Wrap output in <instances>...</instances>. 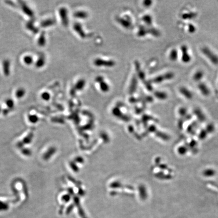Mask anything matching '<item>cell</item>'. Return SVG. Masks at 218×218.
Segmentation results:
<instances>
[{"label": "cell", "mask_w": 218, "mask_h": 218, "mask_svg": "<svg viewBox=\"0 0 218 218\" xmlns=\"http://www.w3.org/2000/svg\"><path fill=\"white\" fill-rule=\"evenodd\" d=\"M202 52L203 55L210 60L212 63L215 65L218 64V56L214 53L208 47H203L202 48Z\"/></svg>", "instance_id": "obj_1"}, {"label": "cell", "mask_w": 218, "mask_h": 218, "mask_svg": "<svg viewBox=\"0 0 218 218\" xmlns=\"http://www.w3.org/2000/svg\"><path fill=\"white\" fill-rule=\"evenodd\" d=\"M94 64L98 67H112L115 65V63L113 60H107L101 58H97L94 61Z\"/></svg>", "instance_id": "obj_2"}, {"label": "cell", "mask_w": 218, "mask_h": 218, "mask_svg": "<svg viewBox=\"0 0 218 218\" xmlns=\"http://www.w3.org/2000/svg\"><path fill=\"white\" fill-rule=\"evenodd\" d=\"M174 76V74L172 72H168L163 75H159L158 76L153 78L152 82L154 83H160L164 81L165 80H170Z\"/></svg>", "instance_id": "obj_3"}, {"label": "cell", "mask_w": 218, "mask_h": 218, "mask_svg": "<svg viewBox=\"0 0 218 218\" xmlns=\"http://www.w3.org/2000/svg\"><path fill=\"white\" fill-rule=\"evenodd\" d=\"M59 14L64 26H67L69 23L68 11L65 7H61L59 10Z\"/></svg>", "instance_id": "obj_4"}, {"label": "cell", "mask_w": 218, "mask_h": 218, "mask_svg": "<svg viewBox=\"0 0 218 218\" xmlns=\"http://www.w3.org/2000/svg\"><path fill=\"white\" fill-rule=\"evenodd\" d=\"M95 81L99 83L101 90L103 92H108L110 90V87L108 84L105 81L103 77L98 76L96 77Z\"/></svg>", "instance_id": "obj_5"}, {"label": "cell", "mask_w": 218, "mask_h": 218, "mask_svg": "<svg viewBox=\"0 0 218 218\" xmlns=\"http://www.w3.org/2000/svg\"><path fill=\"white\" fill-rule=\"evenodd\" d=\"M181 51L182 53V56L181 57L182 61L185 63H187L190 62L192 58H191L190 55L188 54L187 47L185 46H183L181 48Z\"/></svg>", "instance_id": "obj_6"}, {"label": "cell", "mask_w": 218, "mask_h": 218, "mask_svg": "<svg viewBox=\"0 0 218 218\" xmlns=\"http://www.w3.org/2000/svg\"><path fill=\"white\" fill-rule=\"evenodd\" d=\"M2 69L5 76H9L10 74V62L9 60H4L2 63Z\"/></svg>", "instance_id": "obj_7"}, {"label": "cell", "mask_w": 218, "mask_h": 218, "mask_svg": "<svg viewBox=\"0 0 218 218\" xmlns=\"http://www.w3.org/2000/svg\"><path fill=\"white\" fill-rule=\"evenodd\" d=\"M74 29L76 33H78V35H79L81 38H84L86 37V34L83 30V28L80 24L78 23H76L74 24L73 26Z\"/></svg>", "instance_id": "obj_8"}, {"label": "cell", "mask_w": 218, "mask_h": 218, "mask_svg": "<svg viewBox=\"0 0 218 218\" xmlns=\"http://www.w3.org/2000/svg\"><path fill=\"white\" fill-rule=\"evenodd\" d=\"M117 21H118L119 23L122 26H123L125 28L129 29V28H130V27L131 26V22L130 20H128L127 19H124L123 18H122V17H118L117 18Z\"/></svg>", "instance_id": "obj_9"}, {"label": "cell", "mask_w": 218, "mask_h": 218, "mask_svg": "<svg viewBox=\"0 0 218 218\" xmlns=\"http://www.w3.org/2000/svg\"><path fill=\"white\" fill-rule=\"evenodd\" d=\"M198 88L200 92H201V93L204 95L206 96V95H210V89L208 88V87H207V85L205 84V83H202V82L199 83L198 85Z\"/></svg>", "instance_id": "obj_10"}, {"label": "cell", "mask_w": 218, "mask_h": 218, "mask_svg": "<svg viewBox=\"0 0 218 218\" xmlns=\"http://www.w3.org/2000/svg\"><path fill=\"white\" fill-rule=\"evenodd\" d=\"M179 92L181 94L183 95V96L185 97L186 98H188V99H191L192 98L193 94L190 90H188V88L184 87H182L180 88Z\"/></svg>", "instance_id": "obj_11"}, {"label": "cell", "mask_w": 218, "mask_h": 218, "mask_svg": "<svg viewBox=\"0 0 218 218\" xmlns=\"http://www.w3.org/2000/svg\"><path fill=\"white\" fill-rule=\"evenodd\" d=\"M27 119L28 122L32 124H37L40 121V118L38 117V116L34 114H31L28 115Z\"/></svg>", "instance_id": "obj_12"}, {"label": "cell", "mask_w": 218, "mask_h": 218, "mask_svg": "<svg viewBox=\"0 0 218 218\" xmlns=\"http://www.w3.org/2000/svg\"><path fill=\"white\" fill-rule=\"evenodd\" d=\"M22 61L25 65L30 66L34 63V59L32 55H25L22 58Z\"/></svg>", "instance_id": "obj_13"}, {"label": "cell", "mask_w": 218, "mask_h": 218, "mask_svg": "<svg viewBox=\"0 0 218 218\" xmlns=\"http://www.w3.org/2000/svg\"><path fill=\"white\" fill-rule=\"evenodd\" d=\"M26 91L25 89L22 87L19 88L16 90L15 93V97L18 99H21L25 96Z\"/></svg>", "instance_id": "obj_14"}, {"label": "cell", "mask_w": 218, "mask_h": 218, "mask_svg": "<svg viewBox=\"0 0 218 218\" xmlns=\"http://www.w3.org/2000/svg\"><path fill=\"white\" fill-rule=\"evenodd\" d=\"M55 23V21L53 19H48L42 21L40 23V26L42 27H48L51 26Z\"/></svg>", "instance_id": "obj_15"}, {"label": "cell", "mask_w": 218, "mask_h": 218, "mask_svg": "<svg viewBox=\"0 0 218 218\" xmlns=\"http://www.w3.org/2000/svg\"><path fill=\"white\" fill-rule=\"evenodd\" d=\"M45 58L43 56H40L35 62V66L37 68H40L45 65Z\"/></svg>", "instance_id": "obj_16"}, {"label": "cell", "mask_w": 218, "mask_h": 218, "mask_svg": "<svg viewBox=\"0 0 218 218\" xmlns=\"http://www.w3.org/2000/svg\"><path fill=\"white\" fill-rule=\"evenodd\" d=\"M75 18L78 19H85L88 17V14L83 11H78L74 14Z\"/></svg>", "instance_id": "obj_17"}, {"label": "cell", "mask_w": 218, "mask_h": 218, "mask_svg": "<svg viewBox=\"0 0 218 218\" xmlns=\"http://www.w3.org/2000/svg\"><path fill=\"white\" fill-rule=\"evenodd\" d=\"M203 75L204 74L203 72L198 70L193 75V80H195V81H200V80H202V79L203 78Z\"/></svg>", "instance_id": "obj_18"}, {"label": "cell", "mask_w": 218, "mask_h": 218, "mask_svg": "<svg viewBox=\"0 0 218 218\" xmlns=\"http://www.w3.org/2000/svg\"><path fill=\"white\" fill-rule=\"evenodd\" d=\"M85 85V81L83 79L78 80L77 82L75 84V88L76 90H83Z\"/></svg>", "instance_id": "obj_19"}, {"label": "cell", "mask_w": 218, "mask_h": 218, "mask_svg": "<svg viewBox=\"0 0 218 218\" xmlns=\"http://www.w3.org/2000/svg\"><path fill=\"white\" fill-rule=\"evenodd\" d=\"M46 43V38L45 35L44 33H42L38 38L37 43L40 47H43L45 46Z\"/></svg>", "instance_id": "obj_20"}, {"label": "cell", "mask_w": 218, "mask_h": 218, "mask_svg": "<svg viewBox=\"0 0 218 218\" xmlns=\"http://www.w3.org/2000/svg\"><path fill=\"white\" fill-rule=\"evenodd\" d=\"M169 58L172 61H175L178 58V52L176 49H173L170 52Z\"/></svg>", "instance_id": "obj_21"}, {"label": "cell", "mask_w": 218, "mask_h": 218, "mask_svg": "<svg viewBox=\"0 0 218 218\" xmlns=\"http://www.w3.org/2000/svg\"><path fill=\"white\" fill-rule=\"evenodd\" d=\"M5 103H6V105L7 108H8V109H9V110L13 108L14 106H15V103H14L13 100L11 99V98H8L7 100H6V102H5Z\"/></svg>", "instance_id": "obj_22"}, {"label": "cell", "mask_w": 218, "mask_h": 218, "mask_svg": "<svg viewBox=\"0 0 218 218\" xmlns=\"http://www.w3.org/2000/svg\"><path fill=\"white\" fill-rule=\"evenodd\" d=\"M22 8V10L24 13H25L26 14L30 16H33V12H32V10L29 7H27L26 5H25V4L24 5H23Z\"/></svg>", "instance_id": "obj_23"}, {"label": "cell", "mask_w": 218, "mask_h": 218, "mask_svg": "<svg viewBox=\"0 0 218 218\" xmlns=\"http://www.w3.org/2000/svg\"><path fill=\"white\" fill-rule=\"evenodd\" d=\"M40 97L42 100L45 101H48L51 98V95L50 92H42V94L40 95Z\"/></svg>", "instance_id": "obj_24"}, {"label": "cell", "mask_w": 218, "mask_h": 218, "mask_svg": "<svg viewBox=\"0 0 218 218\" xmlns=\"http://www.w3.org/2000/svg\"><path fill=\"white\" fill-rule=\"evenodd\" d=\"M155 95L156 98H158L160 99H165L167 97L166 93L163 92H155Z\"/></svg>", "instance_id": "obj_25"}, {"label": "cell", "mask_w": 218, "mask_h": 218, "mask_svg": "<svg viewBox=\"0 0 218 218\" xmlns=\"http://www.w3.org/2000/svg\"><path fill=\"white\" fill-rule=\"evenodd\" d=\"M142 20L148 25H151L152 23V18L150 15H145L143 17Z\"/></svg>", "instance_id": "obj_26"}, {"label": "cell", "mask_w": 218, "mask_h": 218, "mask_svg": "<svg viewBox=\"0 0 218 218\" xmlns=\"http://www.w3.org/2000/svg\"><path fill=\"white\" fill-rule=\"evenodd\" d=\"M21 153L23 155V156H29L32 155V151L30 150L29 148H24V150H21Z\"/></svg>", "instance_id": "obj_27"}, {"label": "cell", "mask_w": 218, "mask_h": 218, "mask_svg": "<svg viewBox=\"0 0 218 218\" xmlns=\"http://www.w3.org/2000/svg\"><path fill=\"white\" fill-rule=\"evenodd\" d=\"M8 205L7 203L0 201V211H5L8 208Z\"/></svg>", "instance_id": "obj_28"}, {"label": "cell", "mask_w": 218, "mask_h": 218, "mask_svg": "<svg viewBox=\"0 0 218 218\" xmlns=\"http://www.w3.org/2000/svg\"><path fill=\"white\" fill-rule=\"evenodd\" d=\"M195 13H189L188 14H185L183 15V17L185 19H192L195 18Z\"/></svg>", "instance_id": "obj_29"}, {"label": "cell", "mask_w": 218, "mask_h": 218, "mask_svg": "<svg viewBox=\"0 0 218 218\" xmlns=\"http://www.w3.org/2000/svg\"><path fill=\"white\" fill-rule=\"evenodd\" d=\"M152 1H145L143 2V5H145V7H150L152 5Z\"/></svg>", "instance_id": "obj_30"}, {"label": "cell", "mask_w": 218, "mask_h": 218, "mask_svg": "<svg viewBox=\"0 0 218 218\" xmlns=\"http://www.w3.org/2000/svg\"><path fill=\"white\" fill-rule=\"evenodd\" d=\"M189 29L190 32H195V26L193 25H190L189 27Z\"/></svg>", "instance_id": "obj_31"}, {"label": "cell", "mask_w": 218, "mask_h": 218, "mask_svg": "<svg viewBox=\"0 0 218 218\" xmlns=\"http://www.w3.org/2000/svg\"><path fill=\"white\" fill-rule=\"evenodd\" d=\"M1 108H0V113L1 112Z\"/></svg>", "instance_id": "obj_32"}]
</instances>
